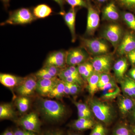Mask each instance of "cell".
<instances>
[{"instance_id": "1", "label": "cell", "mask_w": 135, "mask_h": 135, "mask_svg": "<svg viewBox=\"0 0 135 135\" xmlns=\"http://www.w3.org/2000/svg\"><path fill=\"white\" fill-rule=\"evenodd\" d=\"M38 108L44 118L51 122H59L64 118L66 113L65 106L58 101L40 98Z\"/></svg>"}, {"instance_id": "2", "label": "cell", "mask_w": 135, "mask_h": 135, "mask_svg": "<svg viewBox=\"0 0 135 135\" xmlns=\"http://www.w3.org/2000/svg\"><path fill=\"white\" fill-rule=\"evenodd\" d=\"M88 103L93 115L104 125L108 126L112 123L115 113L112 105L107 101L93 97L89 99Z\"/></svg>"}, {"instance_id": "3", "label": "cell", "mask_w": 135, "mask_h": 135, "mask_svg": "<svg viewBox=\"0 0 135 135\" xmlns=\"http://www.w3.org/2000/svg\"><path fill=\"white\" fill-rule=\"evenodd\" d=\"M36 18L29 9L22 8L11 12L8 19L1 25L27 24L33 22Z\"/></svg>"}, {"instance_id": "4", "label": "cell", "mask_w": 135, "mask_h": 135, "mask_svg": "<svg viewBox=\"0 0 135 135\" xmlns=\"http://www.w3.org/2000/svg\"><path fill=\"white\" fill-rule=\"evenodd\" d=\"M81 39L83 47L93 55H101L107 54L109 52V46L103 40L84 38Z\"/></svg>"}, {"instance_id": "5", "label": "cell", "mask_w": 135, "mask_h": 135, "mask_svg": "<svg viewBox=\"0 0 135 135\" xmlns=\"http://www.w3.org/2000/svg\"><path fill=\"white\" fill-rule=\"evenodd\" d=\"M17 124L23 129L39 134L41 131V123L38 114L31 112L16 120Z\"/></svg>"}, {"instance_id": "6", "label": "cell", "mask_w": 135, "mask_h": 135, "mask_svg": "<svg viewBox=\"0 0 135 135\" xmlns=\"http://www.w3.org/2000/svg\"><path fill=\"white\" fill-rule=\"evenodd\" d=\"M123 33V30L119 25L112 24L105 29L103 36L112 44L114 48H116L122 40Z\"/></svg>"}, {"instance_id": "7", "label": "cell", "mask_w": 135, "mask_h": 135, "mask_svg": "<svg viewBox=\"0 0 135 135\" xmlns=\"http://www.w3.org/2000/svg\"><path fill=\"white\" fill-rule=\"evenodd\" d=\"M113 59L110 54L95 56L91 60L94 71L100 73H109L112 65Z\"/></svg>"}, {"instance_id": "8", "label": "cell", "mask_w": 135, "mask_h": 135, "mask_svg": "<svg viewBox=\"0 0 135 135\" xmlns=\"http://www.w3.org/2000/svg\"><path fill=\"white\" fill-rule=\"evenodd\" d=\"M37 81L38 79L35 74L28 75L24 77L23 81L15 90L20 96L29 97L36 91Z\"/></svg>"}, {"instance_id": "9", "label": "cell", "mask_w": 135, "mask_h": 135, "mask_svg": "<svg viewBox=\"0 0 135 135\" xmlns=\"http://www.w3.org/2000/svg\"><path fill=\"white\" fill-rule=\"evenodd\" d=\"M88 4V12L86 34L89 35H92L99 26L100 18L98 11L92 6L90 0L86 1Z\"/></svg>"}, {"instance_id": "10", "label": "cell", "mask_w": 135, "mask_h": 135, "mask_svg": "<svg viewBox=\"0 0 135 135\" xmlns=\"http://www.w3.org/2000/svg\"><path fill=\"white\" fill-rule=\"evenodd\" d=\"M87 51L83 48L72 49L67 51L66 65L69 66H78L87 61L88 58Z\"/></svg>"}, {"instance_id": "11", "label": "cell", "mask_w": 135, "mask_h": 135, "mask_svg": "<svg viewBox=\"0 0 135 135\" xmlns=\"http://www.w3.org/2000/svg\"><path fill=\"white\" fill-rule=\"evenodd\" d=\"M66 53L67 51L64 50L52 52L48 56L44 66H52L61 69L65 68L67 65Z\"/></svg>"}, {"instance_id": "12", "label": "cell", "mask_w": 135, "mask_h": 135, "mask_svg": "<svg viewBox=\"0 0 135 135\" xmlns=\"http://www.w3.org/2000/svg\"><path fill=\"white\" fill-rule=\"evenodd\" d=\"M135 49V34L128 32L126 34L118 46L117 52L120 55H127Z\"/></svg>"}, {"instance_id": "13", "label": "cell", "mask_w": 135, "mask_h": 135, "mask_svg": "<svg viewBox=\"0 0 135 135\" xmlns=\"http://www.w3.org/2000/svg\"><path fill=\"white\" fill-rule=\"evenodd\" d=\"M59 78L52 79H40L38 80L36 91L42 97H48L57 84Z\"/></svg>"}, {"instance_id": "14", "label": "cell", "mask_w": 135, "mask_h": 135, "mask_svg": "<svg viewBox=\"0 0 135 135\" xmlns=\"http://www.w3.org/2000/svg\"><path fill=\"white\" fill-rule=\"evenodd\" d=\"M58 77L61 80L67 78H73L78 81L82 87L84 85L85 81L80 75L77 66H69L63 68L60 71Z\"/></svg>"}, {"instance_id": "15", "label": "cell", "mask_w": 135, "mask_h": 135, "mask_svg": "<svg viewBox=\"0 0 135 135\" xmlns=\"http://www.w3.org/2000/svg\"><path fill=\"white\" fill-rule=\"evenodd\" d=\"M102 17L104 20L116 21L119 20L120 14L114 1H112L104 6L102 10Z\"/></svg>"}, {"instance_id": "16", "label": "cell", "mask_w": 135, "mask_h": 135, "mask_svg": "<svg viewBox=\"0 0 135 135\" xmlns=\"http://www.w3.org/2000/svg\"><path fill=\"white\" fill-rule=\"evenodd\" d=\"M118 108L122 115L126 116L133 110L135 105L134 99L127 96L120 95L118 97Z\"/></svg>"}, {"instance_id": "17", "label": "cell", "mask_w": 135, "mask_h": 135, "mask_svg": "<svg viewBox=\"0 0 135 135\" xmlns=\"http://www.w3.org/2000/svg\"><path fill=\"white\" fill-rule=\"evenodd\" d=\"M24 77H18L8 74L1 73L0 82L5 86L10 89L16 88L23 81Z\"/></svg>"}, {"instance_id": "18", "label": "cell", "mask_w": 135, "mask_h": 135, "mask_svg": "<svg viewBox=\"0 0 135 135\" xmlns=\"http://www.w3.org/2000/svg\"><path fill=\"white\" fill-rule=\"evenodd\" d=\"M97 122L94 119L78 118L77 120L73 121L70 125V127L73 129L78 131L92 129L95 126Z\"/></svg>"}, {"instance_id": "19", "label": "cell", "mask_w": 135, "mask_h": 135, "mask_svg": "<svg viewBox=\"0 0 135 135\" xmlns=\"http://www.w3.org/2000/svg\"><path fill=\"white\" fill-rule=\"evenodd\" d=\"M128 64L127 59L125 57H122L114 63L113 70L116 79L120 81L125 77V73L127 70Z\"/></svg>"}, {"instance_id": "20", "label": "cell", "mask_w": 135, "mask_h": 135, "mask_svg": "<svg viewBox=\"0 0 135 135\" xmlns=\"http://www.w3.org/2000/svg\"><path fill=\"white\" fill-rule=\"evenodd\" d=\"M76 10L75 8H71L69 11L64 15V18L71 34L72 41L74 42L76 39L75 31V22Z\"/></svg>"}, {"instance_id": "21", "label": "cell", "mask_w": 135, "mask_h": 135, "mask_svg": "<svg viewBox=\"0 0 135 135\" xmlns=\"http://www.w3.org/2000/svg\"><path fill=\"white\" fill-rule=\"evenodd\" d=\"M100 74L101 73H100L94 71L92 75L87 79V88L89 94L92 97L99 90L98 83Z\"/></svg>"}, {"instance_id": "22", "label": "cell", "mask_w": 135, "mask_h": 135, "mask_svg": "<svg viewBox=\"0 0 135 135\" xmlns=\"http://www.w3.org/2000/svg\"><path fill=\"white\" fill-rule=\"evenodd\" d=\"M73 103L77 109L79 118L94 119V115L89 105L82 102L73 101Z\"/></svg>"}, {"instance_id": "23", "label": "cell", "mask_w": 135, "mask_h": 135, "mask_svg": "<svg viewBox=\"0 0 135 135\" xmlns=\"http://www.w3.org/2000/svg\"><path fill=\"white\" fill-rule=\"evenodd\" d=\"M16 116V113L12 105L10 103L2 104L0 105L1 120L12 119Z\"/></svg>"}, {"instance_id": "24", "label": "cell", "mask_w": 135, "mask_h": 135, "mask_svg": "<svg viewBox=\"0 0 135 135\" xmlns=\"http://www.w3.org/2000/svg\"><path fill=\"white\" fill-rule=\"evenodd\" d=\"M80 75L84 81H86L87 79L94 72V68L91 62L86 61L77 66Z\"/></svg>"}, {"instance_id": "25", "label": "cell", "mask_w": 135, "mask_h": 135, "mask_svg": "<svg viewBox=\"0 0 135 135\" xmlns=\"http://www.w3.org/2000/svg\"><path fill=\"white\" fill-rule=\"evenodd\" d=\"M120 89L117 85L116 86L102 91L101 99L107 102L112 101L120 95Z\"/></svg>"}, {"instance_id": "26", "label": "cell", "mask_w": 135, "mask_h": 135, "mask_svg": "<svg viewBox=\"0 0 135 135\" xmlns=\"http://www.w3.org/2000/svg\"><path fill=\"white\" fill-rule=\"evenodd\" d=\"M52 10L46 4H40L34 8L33 15L36 18H43L48 17L51 14Z\"/></svg>"}, {"instance_id": "27", "label": "cell", "mask_w": 135, "mask_h": 135, "mask_svg": "<svg viewBox=\"0 0 135 135\" xmlns=\"http://www.w3.org/2000/svg\"><path fill=\"white\" fill-rule=\"evenodd\" d=\"M31 100L29 97L20 96L15 101V104L21 113L26 112L30 108Z\"/></svg>"}, {"instance_id": "28", "label": "cell", "mask_w": 135, "mask_h": 135, "mask_svg": "<svg viewBox=\"0 0 135 135\" xmlns=\"http://www.w3.org/2000/svg\"><path fill=\"white\" fill-rule=\"evenodd\" d=\"M65 85L64 82L59 79V81L55 87L51 92L48 97L50 98H56V99L62 98L63 97L65 96Z\"/></svg>"}, {"instance_id": "29", "label": "cell", "mask_w": 135, "mask_h": 135, "mask_svg": "<svg viewBox=\"0 0 135 135\" xmlns=\"http://www.w3.org/2000/svg\"><path fill=\"white\" fill-rule=\"evenodd\" d=\"M121 8L135 15V0H113Z\"/></svg>"}, {"instance_id": "30", "label": "cell", "mask_w": 135, "mask_h": 135, "mask_svg": "<svg viewBox=\"0 0 135 135\" xmlns=\"http://www.w3.org/2000/svg\"><path fill=\"white\" fill-rule=\"evenodd\" d=\"M122 18L128 26L135 32V15L132 12L124 11L121 12Z\"/></svg>"}, {"instance_id": "31", "label": "cell", "mask_w": 135, "mask_h": 135, "mask_svg": "<svg viewBox=\"0 0 135 135\" xmlns=\"http://www.w3.org/2000/svg\"><path fill=\"white\" fill-rule=\"evenodd\" d=\"M120 83L121 87L122 90L125 95L135 99L133 92L128 81L127 76H125L123 79L120 81Z\"/></svg>"}, {"instance_id": "32", "label": "cell", "mask_w": 135, "mask_h": 135, "mask_svg": "<svg viewBox=\"0 0 135 135\" xmlns=\"http://www.w3.org/2000/svg\"><path fill=\"white\" fill-rule=\"evenodd\" d=\"M89 135H107L108 131L102 123H97Z\"/></svg>"}, {"instance_id": "33", "label": "cell", "mask_w": 135, "mask_h": 135, "mask_svg": "<svg viewBox=\"0 0 135 135\" xmlns=\"http://www.w3.org/2000/svg\"><path fill=\"white\" fill-rule=\"evenodd\" d=\"M112 135H131V134L127 126L121 123L114 128Z\"/></svg>"}, {"instance_id": "34", "label": "cell", "mask_w": 135, "mask_h": 135, "mask_svg": "<svg viewBox=\"0 0 135 135\" xmlns=\"http://www.w3.org/2000/svg\"><path fill=\"white\" fill-rule=\"evenodd\" d=\"M113 79V77L109 73H101L98 83L99 90L108 84Z\"/></svg>"}, {"instance_id": "35", "label": "cell", "mask_w": 135, "mask_h": 135, "mask_svg": "<svg viewBox=\"0 0 135 135\" xmlns=\"http://www.w3.org/2000/svg\"><path fill=\"white\" fill-rule=\"evenodd\" d=\"M65 2L73 8L77 7L88 8V3L85 0H65Z\"/></svg>"}, {"instance_id": "36", "label": "cell", "mask_w": 135, "mask_h": 135, "mask_svg": "<svg viewBox=\"0 0 135 135\" xmlns=\"http://www.w3.org/2000/svg\"><path fill=\"white\" fill-rule=\"evenodd\" d=\"M53 77H57L62 69L52 66H44L42 67Z\"/></svg>"}, {"instance_id": "37", "label": "cell", "mask_w": 135, "mask_h": 135, "mask_svg": "<svg viewBox=\"0 0 135 135\" xmlns=\"http://www.w3.org/2000/svg\"><path fill=\"white\" fill-rule=\"evenodd\" d=\"M35 75L38 80L40 79H52L55 78L52 77L50 74H49L43 68L35 74Z\"/></svg>"}, {"instance_id": "38", "label": "cell", "mask_w": 135, "mask_h": 135, "mask_svg": "<svg viewBox=\"0 0 135 135\" xmlns=\"http://www.w3.org/2000/svg\"><path fill=\"white\" fill-rule=\"evenodd\" d=\"M68 84L70 89V94L71 95L75 96L79 94L80 92L82 87L75 83H69L66 82Z\"/></svg>"}, {"instance_id": "39", "label": "cell", "mask_w": 135, "mask_h": 135, "mask_svg": "<svg viewBox=\"0 0 135 135\" xmlns=\"http://www.w3.org/2000/svg\"><path fill=\"white\" fill-rule=\"evenodd\" d=\"M14 131V135H38V134L26 129L17 128Z\"/></svg>"}, {"instance_id": "40", "label": "cell", "mask_w": 135, "mask_h": 135, "mask_svg": "<svg viewBox=\"0 0 135 135\" xmlns=\"http://www.w3.org/2000/svg\"><path fill=\"white\" fill-rule=\"evenodd\" d=\"M127 55L131 64L133 67H135V49Z\"/></svg>"}, {"instance_id": "41", "label": "cell", "mask_w": 135, "mask_h": 135, "mask_svg": "<svg viewBox=\"0 0 135 135\" xmlns=\"http://www.w3.org/2000/svg\"><path fill=\"white\" fill-rule=\"evenodd\" d=\"M127 78L128 81L129 83L131 90L133 92V95H134L135 99V81L131 78L130 77L127 76Z\"/></svg>"}, {"instance_id": "42", "label": "cell", "mask_w": 135, "mask_h": 135, "mask_svg": "<svg viewBox=\"0 0 135 135\" xmlns=\"http://www.w3.org/2000/svg\"><path fill=\"white\" fill-rule=\"evenodd\" d=\"M43 135H63V133L60 130H51L47 131Z\"/></svg>"}, {"instance_id": "43", "label": "cell", "mask_w": 135, "mask_h": 135, "mask_svg": "<svg viewBox=\"0 0 135 135\" xmlns=\"http://www.w3.org/2000/svg\"><path fill=\"white\" fill-rule=\"evenodd\" d=\"M128 74L129 77L135 81V67H133L129 70Z\"/></svg>"}, {"instance_id": "44", "label": "cell", "mask_w": 135, "mask_h": 135, "mask_svg": "<svg viewBox=\"0 0 135 135\" xmlns=\"http://www.w3.org/2000/svg\"><path fill=\"white\" fill-rule=\"evenodd\" d=\"M53 1L55 2L59 5L60 8H61V10H62V13L63 12L64 5L65 0H53Z\"/></svg>"}, {"instance_id": "45", "label": "cell", "mask_w": 135, "mask_h": 135, "mask_svg": "<svg viewBox=\"0 0 135 135\" xmlns=\"http://www.w3.org/2000/svg\"><path fill=\"white\" fill-rule=\"evenodd\" d=\"M65 85V96H68L70 95V89H69V86L67 83L64 81Z\"/></svg>"}, {"instance_id": "46", "label": "cell", "mask_w": 135, "mask_h": 135, "mask_svg": "<svg viewBox=\"0 0 135 135\" xmlns=\"http://www.w3.org/2000/svg\"><path fill=\"white\" fill-rule=\"evenodd\" d=\"M1 135H14V131L10 129H7Z\"/></svg>"}, {"instance_id": "47", "label": "cell", "mask_w": 135, "mask_h": 135, "mask_svg": "<svg viewBox=\"0 0 135 135\" xmlns=\"http://www.w3.org/2000/svg\"><path fill=\"white\" fill-rule=\"evenodd\" d=\"M109 0H96V1L98 4L100 5L106 3Z\"/></svg>"}, {"instance_id": "48", "label": "cell", "mask_w": 135, "mask_h": 135, "mask_svg": "<svg viewBox=\"0 0 135 135\" xmlns=\"http://www.w3.org/2000/svg\"><path fill=\"white\" fill-rule=\"evenodd\" d=\"M132 111H133L132 114H133V118L135 119V105L134 106V108H133V110Z\"/></svg>"}, {"instance_id": "49", "label": "cell", "mask_w": 135, "mask_h": 135, "mask_svg": "<svg viewBox=\"0 0 135 135\" xmlns=\"http://www.w3.org/2000/svg\"><path fill=\"white\" fill-rule=\"evenodd\" d=\"M10 0H2L3 2L4 3L5 5H8V3L9 2Z\"/></svg>"}, {"instance_id": "50", "label": "cell", "mask_w": 135, "mask_h": 135, "mask_svg": "<svg viewBox=\"0 0 135 135\" xmlns=\"http://www.w3.org/2000/svg\"><path fill=\"white\" fill-rule=\"evenodd\" d=\"M68 135H81L80 133H69Z\"/></svg>"}, {"instance_id": "51", "label": "cell", "mask_w": 135, "mask_h": 135, "mask_svg": "<svg viewBox=\"0 0 135 135\" xmlns=\"http://www.w3.org/2000/svg\"><path fill=\"white\" fill-rule=\"evenodd\" d=\"M133 132L134 133V134L135 135V126L134 127V129H133Z\"/></svg>"}, {"instance_id": "52", "label": "cell", "mask_w": 135, "mask_h": 135, "mask_svg": "<svg viewBox=\"0 0 135 135\" xmlns=\"http://www.w3.org/2000/svg\"><path fill=\"white\" fill-rule=\"evenodd\" d=\"M87 1V0H86V1Z\"/></svg>"}]
</instances>
